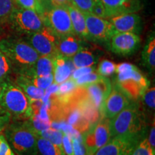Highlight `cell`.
Listing matches in <instances>:
<instances>
[{
	"label": "cell",
	"mask_w": 155,
	"mask_h": 155,
	"mask_svg": "<svg viewBox=\"0 0 155 155\" xmlns=\"http://www.w3.org/2000/svg\"><path fill=\"white\" fill-rule=\"evenodd\" d=\"M144 128L141 112L135 104L127 107L109 119L110 139L124 137L139 141Z\"/></svg>",
	"instance_id": "6da1fadb"
},
{
	"label": "cell",
	"mask_w": 155,
	"mask_h": 155,
	"mask_svg": "<svg viewBox=\"0 0 155 155\" xmlns=\"http://www.w3.org/2000/svg\"><path fill=\"white\" fill-rule=\"evenodd\" d=\"M0 108L7 112L10 117L17 120H27L32 115L28 97L7 78L1 83Z\"/></svg>",
	"instance_id": "7a4b0ae2"
},
{
	"label": "cell",
	"mask_w": 155,
	"mask_h": 155,
	"mask_svg": "<svg viewBox=\"0 0 155 155\" xmlns=\"http://www.w3.org/2000/svg\"><path fill=\"white\" fill-rule=\"evenodd\" d=\"M0 51L5 54L11 65L17 68L19 73L32 67L40 57L26 41L15 38L0 40Z\"/></svg>",
	"instance_id": "3957f363"
},
{
	"label": "cell",
	"mask_w": 155,
	"mask_h": 155,
	"mask_svg": "<svg viewBox=\"0 0 155 155\" xmlns=\"http://www.w3.org/2000/svg\"><path fill=\"white\" fill-rule=\"evenodd\" d=\"M117 86L131 100L140 98L148 88L150 82L138 68L129 63H123L116 66Z\"/></svg>",
	"instance_id": "277c9868"
},
{
	"label": "cell",
	"mask_w": 155,
	"mask_h": 155,
	"mask_svg": "<svg viewBox=\"0 0 155 155\" xmlns=\"http://www.w3.org/2000/svg\"><path fill=\"white\" fill-rule=\"evenodd\" d=\"M5 137L18 155H36L38 135L26 124H12L5 129Z\"/></svg>",
	"instance_id": "5b68a950"
},
{
	"label": "cell",
	"mask_w": 155,
	"mask_h": 155,
	"mask_svg": "<svg viewBox=\"0 0 155 155\" xmlns=\"http://www.w3.org/2000/svg\"><path fill=\"white\" fill-rule=\"evenodd\" d=\"M8 22L13 30L25 35L35 33L45 26L42 16L35 11L20 7H15Z\"/></svg>",
	"instance_id": "8992f818"
},
{
	"label": "cell",
	"mask_w": 155,
	"mask_h": 155,
	"mask_svg": "<svg viewBox=\"0 0 155 155\" xmlns=\"http://www.w3.org/2000/svg\"><path fill=\"white\" fill-rule=\"evenodd\" d=\"M57 40L58 36L49 28L45 26L38 32L27 35L25 41L32 46L40 56L53 58L58 54Z\"/></svg>",
	"instance_id": "52a82bcc"
},
{
	"label": "cell",
	"mask_w": 155,
	"mask_h": 155,
	"mask_svg": "<svg viewBox=\"0 0 155 155\" xmlns=\"http://www.w3.org/2000/svg\"><path fill=\"white\" fill-rule=\"evenodd\" d=\"M43 19L45 25L49 28L58 37L75 34L66 7H53L46 11Z\"/></svg>",
	"instance_id": "ba28073f"
},
{
	"label": "cell",
	"mask_w": 155,
	"mask_h": 155,
	"mask_svg": "<svg viewBox=\"0 0 155 155\" xmlns=\"http://www.w3.org/2000/svg\"><path fill=\"white\" fill-rule=\"evenodd\" d=\"M110 139L109 119L104 118L95 124L84 135L83 139L87 155H94Z\"/></svg>",
	"instance_id": "9c48e42d"
},
{
	"label": "cell",
	"mask_w": 155,
	"mask_h": 155,
	"mask_svg": "<svg viewBox=\"0 0 155 155\" xmlns=\"http://www.w3.org/2000/svg\"><path fill=\"white\" fill-rule=\"evenodd\" d=\"M139 35L132 32H116L110 38L107 44L112 53L121 56L134 53L140 45Z\"/></svg>",
	"instance_id": "30bf717a"
},
{
	"label": "cell",
	"mask_w": 155,
	"mask_h": 155,
	"mask_svg": "<svg viewBox=\"0 0 155 155\" xmlns=\"http://www.w3.org/2000/svg\"><path fill=\"white\" fill-rule=\"evenodd\" d=\"M86 28L91 41L106 42L115 34L113 27L108 19L97 17L92 13H83Z\"/></svg>",
	"instance_id": "8fae6325"
},
{
	"label": "cell",
	"mask_w": 155,
	"mask_h": 155,
	"mask_svg": "<svg viewBox=\"0 0 155 155\" xmlns=\"http://www.w3.org/2000/svg\"><path fill=\"white\" fill-rule=\"evenodd\" d=\"M130 104V98L119 87L114 85L103 104L101 113L104 118L111 119Z\"/></svg>",
	"instance_id": "7c38bea8"
},
{
	"label": "cell",
	"mask_w": 155,
	"mask_h": 155,
	"mask_svg": "<svg viewBox=\"0 0 155 155\" xmlns=\"http://www.w3.org/2000/svg\"><path fill=\"white\" fill-rule=\"evenodd\" d=\"M88 100L101 111L104 101L111 92L112 84L107 77H101L98 81L82 86Z\"/></svg>",
	"instance_id": "4fadbf2b"
},
{
	"label": "cell",
	"mask_w": 155,
	"mask_h": 155,
	"mask_svg": "<svg viewBox=\"0 0 155 155\" xmlns=\"http://www.w3.org/2000/svg\"><path fill=\"white\" fill-rule=\"evenodd\" d=\"M138 141L124 137L111 138L94 155H131Z\"/></svg>",
	"instance_id": "5bb4252c"
},
{
	"label": "cell",
	"mask_w": 155,
	"mask_h": 155,
	"mask_svg": "<svg viewBox=\"0 0 155 155\" xmlns=\"http://www.w3.org/2000/svg\"><path fill=\"white\" fill-rule=\"evenodd\" d=\"M116 32H132L139 35L141 31V19L135 12L125 13L107 18Z\"/></svg>",
	"instance_id": "9a60e30c"
},
{
	"label": "cell",
	"mask_w": 155,
	"mask_h": 155,
	"mask_svg": "<svg viewBox=\"0 0 155 155\" xmlns=\"http://www.w3.org/2000/svg\"><path fill=\"white\" fill-rule=\"evenodd\" d=\"M106 12L107 18L125 13H132L140 9L139 0H100Z\"/></svg>",
	"instance_id": "2e32d148"
},
{
	"label": "cell",
	"mask_w": 155,
	"mask_h": 155,
	"mask_svg": "<svg viewBox=\"0 0 155 155\" xmlns=\"http://www.w3.org/2000/svg\"><path fill=\"white\" fill-rule=\"evenodd\" d=\"M83 40L75 34L58 37L57 50L58 54L71 58L80 50L84 49Z\"/></svg>",
	"instance_id": "e0dca14e"
},
{
	"label": "cell",
	"mask_w": 155,
	"mask_h": 155,
	"mask_svg": "<svg viewBox=\"0 0 155 155\" xmlns=\"http://www.w3.org/2000/svg\"><path fill=\"white\" fill-rule=\"evenodd\" d=\"M53 60V79L56 84H61L70 78L71 73L75 68L71 58H65L58 54Z\"/></svg>",
	"instance_id": "ac0fdd59"
},
{
	"label": "cell",
	"mask_w": 155,
	"mask_h": 155,
	"mask_svg": "<svg viewBox=\"0 0 155 155\" xmlns=\"http://www.w3.org/2000/svg\"><path fill=\"white\" fill-rule=\"evenodd\" d=\"M19 74L28 78L45 77L53 74V60L46 56H40L32 67Z\"/></svg>",
	"instance_id": "d6986e66"
},
{
	"label": "cell",
	"mask_w": 155,
	"mask_h": 155,
	"mask_svg": "<svg viewBox=\"0 0 155 155\" xmlns=\"http://www.w3.org/2000/svg\"><path fill=\"white\" fill-rule=\"evenodd\" d=\"M66 7L68 10L70 17H71L75 34L82 40L91 41V37L87 30L84 14L71 5L66 6Z\"/></svg>",
	"instance_id": "ffe728a7"
},
{
	"label": "cell",
	"mask_w": 155,
	"mask_h": 155,
	"mask_svg": "<svg viewBox=\"0 0 155 155\" xmlns=\"http://www.w3.org/2000/svg\"><path fill=\"white\" fill-rule=\"evenodd\" d=\"M14 83L22 89L30 100L42 99L45 94V89L37 88L31 83V81L28 78L22 74H19V73L17 75L16 79H15V82Z\"/></svg>",
	"instance_id": "44dd1931"
},
{
	"label": "cell",
	"mask_w": 155,
	"mask_h": 155,
	"mask_svg": "<svg viewBox=\"0 0 155 155\" xmlns=\"http://www.w3.org/2000/svg\"><path fill=\"white\" fill-rule=\"evenodd\" d=\"M142 62L151 72L154 71L155 67V38L154 32L150 35L143 49Z\"/></svg>",
	"instance_id": "7402d4cb"
},
{
	"label": "cell",
	"mask_w": 155,
	"mask_h": 155,
	"mask_svg": "<svg viewBox=\"0 0 155 155\" xmlns=\"http://www.w3.org/2000/svg\"><path fill=\"white\" fill-rule=\"evenodd\" d=\"M73 65L75 68L82 67L94 66L98 61V58L92 52L86 48L80 50L71 58Z\"/></svg>",
	"instance_id": "603a6c76"
},
{
	"label": "cell",
	"mask_w": 155,
	"mask_h": 155,
	"mask_svg": "<svg viewBox=\"0 0 155 155\" xmlns=\"http://www.w3.org/2000/svg\"><path fill=\"white\" fill-rule=\"evenodd\" d=\"M37 149L41 155H65L63 150L48 139L38 136Z\"/></svg>",
	"instance_id": "cb8c5ba5"
},
{
	"label": "cell",
	"mask_w": 155,
	"mask_h": 155,
	"mask_svg": "<svg viewBox=\"0 0 155 155\" xmlns=\"http://www.w3.org/2000/svg\"><path fill=\"white\" fill-rule=\"evenodd\" d=\"M20 8L35 11L43 17L46 12V3L45 0H14Z\"/></svg>",
	"instance_id": "d4e9b609"
},
{
	"label": "cell",
	"mask_w": 155,
	"mask_h": 155,
	"mask_svg": "<svg viewBox=\"0 0 155 155\" xmlns=\"http://www.w3.org/2000/svg\"><path fill=\"white\" fill-rule=\"evenodd\" d=\"M63 132L58 129H53V128H48L47 129H45L40 131L39 134V137H41L45 138L54 144L57 145L58 147L63 149V144H62V139H63Z\"/></svg>",
	"instance_id": "484cf974"
},
{
	"label": "cell",
	"mask_w": 155,
	"mask_h": 155,
	"mask_svg": "<svg viewBox=\"0 0 155 155\" xmlns=\"http://www.w3.org/2000/svg\"><path fill=\"white\" fill-rule=\"evenodd\" d=\"M15 8L13 0H0V24L8 22Z\"/></svg>",
	"instance_id": "4316f807"
},
{
	"label": "cell",
	"mask_w": 155,
	"mask_h": 155,
	"mask_svg": "<svg viewBox=\"0 0 155 155\" xmlns=\"http://www.w3.org/2000/svg\"><path fill=\"white\" fill-rule=\"evenodd\" d=\"M116 65L108 60L101 61L97 69V73L102 77H108L116 72Z\"/></svg>",
	"instance_id": "83f0119b"
},
{
	"label": "cell",
	"mask_w": 155,
	"mask_h": 155,
	"mask_svg": "<svg viewBox=\"0 0 155 155\" xmlns=\"http://www.w3.org/2000/svg\"><path fill=\"white\" fill-rule=\"evenodd\" d=\"M96 0H71V5L83 13H91Z\"/></svg>",
	"instance_id": "f1b7e54d"
},
{
	"label": "cell",
	"mask_w": 155,
	"mask_h": 155,
	"mask_svg": "<svg viewBox=\"0 0 155 155\" xmlns=\"http://www.w3.org/2000/svg\"><path fill=\"white\" fill-rule=\"evenodd\" d=\"M28 78L31 81V83H32L35 86L37 87V88L45 89V90L46 88H48L49 86H51L54 81L53 74L45 77H32Z\"/></svg>",
	"instance_id": "f546056e"
},
{
	"label": "cell",
	"mask_w": 155,
	"mask_h": 155,
	"mask_svg": "<svg viewBox=\"0 0 155 155\" xmlns=\"http://www.w3.org/2000/svg\"><path fill=\"white\" fill-rule=\"evenodd\" d=\"M76 84L72 78H68L60 84L56 94L58 97H64L71 94L75 90Z\"/></svg>",
	"instance_id": "4dcf8cb0"
},
{
	"label": "cell",
	"mask_w": 155,
	"mask_h": 155,
	"mask_svg": "<svg viewBox=\"0 0 155 155\" xmlns=\"http://www.w3.org/2000/svg\"><path fill=\"white\" fill-rule=\"evenodd\" d=\"M155 152L151 148L147 139L139 141L134 150L131 155H154Z\"/></svg>",
	"instance_id": "1f68e13d"
},
{
	"label": "cell",
	"mask_w": 155,
	"mask_h": 155,
	"mask_svg": "<svg viewBox=\"0 0 155 155\" xmlns=\"http://www.w3.org/2000/svg\"><path fill=\"white\" fill-rule=\"evenodd\" d=\"M11 64L2 52L0 51V83L7 78Z\"/></svg>",
	"instance_id": "d6a6232c"
},
{
	"label": "cell",
	"mask_w": 155,
	"mask_h": 155,
	"mask_svg": "<svg viewBox=\"0 0 155 155\" xmlns=\"http://www.w3.org/2000/svg\"><path fill=\"white\" fill-rule=\"evenodd\" d=\"M102 76H101L100 75H98V73L95 72H91L88 74L83 75L82 76L78 78L77 79H75L74 81L75 84L78 86H85V85L90 84V83H93L96 81H98Z\"/></svg>",
	"instance_id": "836d02e7"
},
{
	"label": "cell",
	"mask_w": 155,
	"mask_h": 155,
	"mask_svg": "<svg viewBox=\"0 0 155 155\" xmlns=\"http://www.w3.org/2000/svg\"><path fill=\"white\" fill-rule=\"evenodd\" d=\"M144 104L151 110H154L155 107V88L154 87L147 88L141 95Z\"/></svg>",
	"instance_id": "e575fe53"
},
{
	"label": "cell",
	"mask_w": 155,
	"mask_h": 155,
	"mask_svg": "<svg viewBox=\"0 0 155 155\" xmlns=\"http://www.w3.org/2000/svg\"><path fill=\"white\" fill-rule=\"evenodd\" d=\"M71 140H72L74 155H87L82 137H80V138H73L71 139Z\"/></svg>",
	"instance_id": "d590c367"
},
{
	"label": "cell",
	"mask_w": 155,
	"mask_h": 155,
	"mask_svg": "<svg viewBox=\"0 0 155 155\" xmlns=\"http://www.w3.org/2000/svg\"><path fill=\"white\" fill-rule=\"evenodd\" d=\"M62 144H63V149L65 155H74L72 140H71V137L66 134H63Z\"/></svg>",
	"instance_id": "8d00e7d4"
},
{
	"label": "cell",
	"mask_w": 155,
	"mask_h": 155,
	"mask_svg": "<svg viewBox=\"0 0 155 155\" xmlns=\"http://www.w3.org/2000/svg\"><path fill=\"white\" fill-rule=\"evenodd\" d=\"M91 13L97 17L107 19L106 9L104 8V5H103V4L100 0H96V2H95L94 5V7H93Z\"/></svg>",
	"instance_id": "74e56055"
},
{
	"label": "cell",
	"mask_w": 155,
	"mask_h": 155,
	"mask_svg": "<svg viewBox=\"0 0 155 155\" xmlns=\"http://www.w3.org/2000/svg\"><path fill=\"white\" fill-rule=\"evenodd\" d=\"M96 68L95 66H90V67H82V68H75L74 71H73L72 73V77L71 78L73 81H75V79H77L78 78L82 76L83 75L88 74L91 72H94V70Z\"/></svg>",
	"instance_id": "f35d334b"
},
{
	"label": "cell",
	"mask_w": 155,
	"mask_h": 155,
	"mask_svg": "<svg viewBox=\"0 0 155 155\" xmlns=\"http://www.w3.org/2000/svg\"><path fill=\"white\" fill-rule=\"evenodd\" d=\"M0 155H15L3 136H0Z\"/></svg>",
	"instance_id": "ab89813d"
},
{
	"label": "cell",
	"mask_w": 155,
	"mask_h": 155,
	"mask_svg": "<svg viewBox=\"0 0 155 155\" xmlns=\"http://www.w3.org/2000/svg\"><path fill=\"white\" fill-rule=\"evenodd\" d=\"M10 118V116L7 112L0 108V133L3 131L4 129H5L8 126Z\"/></svg>",
	"instance_id": "60d3db41"
},
{
	"label": "cell",
	"mask_w": 155,
	"mask_h": 155,
	"mask_svg": "<svg viewBox=\"0 0 155 155\" xmlns=\"http://www.w3.org/2000/svg\"><path fill=\"white\" fill-rule=\"evenodd\" d=\"M148 140L149 144H150L151 148L152 150L155 152V127H154V123L153 124V126L151 129L150 135H149V139Z\"/></svg>",
	"instance_id": "b9f144b4"
},
{
	"label": "cell",
	"mask_w": 155,
	"mask_h": 155,
	"mask_svg": "<svg viewBox=\"0 0 155 155\" xmlns=\"http://www.w3.org/2000/svg\"><path fill=\"white\" fill-rule=\"evenodd\" d=\"M53 7H66L71 5V0H50Z\"/></svg>",
	"instance_id": "7bdbcfd3"
},
{
	"label": "cell",
	"mask_w": 155,
	"mask_h": 155,
	"mask_svg": "<svg viewBox=\"0 0 155 155\" xmlns=\"http://www.w3.org/2000/svg\"><path fill=\"white\" fill-rule=\"evenodd\" d=\"M0 90H1V83H0Z\"/></svg>",
	"instance_id": "ee69618b"
}]
</instances>
